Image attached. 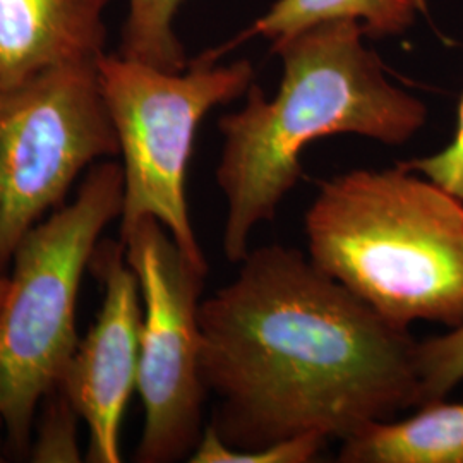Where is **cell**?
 <instances>
[{"mask_svg": "<svg viewBox=\"0 0 463 463\" xmlns=\"http://www.w3.org/2000/svg\"><path fill=\"white\" fill-rule=\"evenodd\" d=\"M199 304L210 426L237 449L317 432L345 441L420 407L417 342L298 249L249 250Z\"/></svg>", "mask_w": 463, "mask_h": 463, "instance_id": "6da1fadb", "label": "cell"}, {"mask_svg": "<svg viewBox=\"0 0 463 463\" xmlns=\"http://www.w3.org/2000/svg\"><path fill=\"white\" fill-rule=\"evenodd\" d=\"M363 34L355 21H331L275 43L283 62L279 93L266 99L252 83L246 105L220 118L216 184L227 201L222 246L233 265L296 187L300 153L309 143L357 134L398 146L426 124V105L386 78Z\"/></svg>", "mask_w": 463, "mask_h": 463, "instance_id": "7a4b0ae2", "label": "cell"}, {"mask_svg": "<svg viewBox=\"0 0 463 463\" xmlns=\"http://www.w3.org/2000/svg\"><path fill=\"white\" fill-rule=\"evenodd\" d=\"M307 256L386 321L463 323V201L398 165L321 184L304 218Z\"/></svg>", "mask_w": 463, "mask_h": 463, "instance_id": "3957f363", "label": "cell"}, {"mask_svg": "<svg viewBox=\"0 0 463 463\" xmlns=\"http://www.w3.org/2000/svg\"><path fill=\"white\" fill-rule=\"evenodd\" d=\"M122 166H93L66 206L28 232L14 252L0 307V415L5 455L30 451L42 398L59 384L78 347L76 304L105 227L120 218Z\"/></svg>", "mask_w": 463, "mask_h": 463, "instance_id": "277c9868", "label": "cell"}, {"mask_svg": "<svg viewBox=\"0 0 463 463\" xmlns=\"http://www.w3.org/2000/svg\"><path fill=\"white\" fill-rule=\"evenodd\" d=\"M99 86L124 158L120 239L145 220H158L191 263L208 273L185 199V174L199 122L213 107L248 93V61L216 66L203 57L168 72L124 55L101 53Z\"/></svg>", "mask_w": 463, "mask_h": 463, "instance_id": "5b68a950", "label": "cell"}, {"mask_svg": "<svg viewBox=\"0 0 463 463\" xmlns=\"http://www.w3.org/2000/svg\"><path fill=\"white\" fill-rule=\"evenodd\" d=\"M116 155L97 61L49 67L0 88V275L84 168Z\"/></svg>", "mask_w": 463, "mask_h": 463, "instance_id": "8992f818", "label": "cell"}, {"mask_svg": "<svg viewBox=\"0 0 463 463\" xmlns=\"http://www.w3.org/2000/svg\"><path fill=\"white\" fill-rule=\"evenodd\" d=\"M120 242L143 300L136 390L145 426L134 460H189L204 430L208 397L199 365V298L208 273L191 263L155 218L141 220Z\"/></svg>", "mask_w": 463, "mask_h": 463, "instance_id": "52a82bcc", "label": "cell"}, {"mask_svg": "<svg viewBox=\"0 0 463 463\" xmlns=\"http://www.w3.org/2000/svg\"><path fill=\"white\" fill-rule=\"evenodd\" d=\"M90 269L103 285L101 309L59 386L88 426L86 462L118 463L120 426L137 386L143 300L120 241L99 242Z\"/></svg>", "mask_w": 463, "mask_h": 463, "instance_id": "ba28073f", "label": "cell"}, {"mask_svg": "<svg viewBox=\"0 0 463 463\" xmlns=\"http://www.w3.org/2000/svg\"><path fill=\"white\" fill-rule=\"evenodd\" d=\"M110 0H0V88L49 67L99 61Z\"/></svg>", "mask_w": 463, "mask_h": 463, "instance_id": "9c48e42d", "label": "cell"}, {"mask_svg": "<svg viewBox=\"0 0 463 463\" xmlns=\"http://www.w3.org/2000/svg\"><path fill=\"white\" fill-rule=\"evenodd\" d=\"M338 462L463 463V402H430L403 420L376 422L342 441Z\"/></svg>", "mask_w": 463, "mask_h": 463, "instance_id": "30bf717a", "label": "cell"}, {"mask_svg": "<svg viewBox=\"0 0 463 463\" xmlns=\"http://www.w3.org/2000/svg\"><path fill=\"white\" fill-rule=\"evenodd\" d=\"M424 9L426 0H279L248 34H261L275 45L331 21H355L376 36L398 34Z\"/></svg>", "mask_w": 463, "mask_h": 463, "instance_id": "8fae6325", "label": "cell"}, {"mask_svg": "<svg viewBox=\"0 0 463 463\" xmlns=\"http://www.w3.org/2000/svg\"><path fill=\"white\" fill-rule=\"evenodd\" d=\"M183 0H129V19L120 55L168 72L187 67L183 45L174 33V16Z\"/></svg>", "mask_w": 463, "mask_h": 463, "instance_id": "7c38bea8", "label": "cell"}, {"mask_svg": "<svg viewBox=\"0 0 463 463\" xmlns=\"http://www.w3.org/2000/svg\"><path fill=\"white\" fill-rule=\"evenodd\" d=\"M81 415L57 384L42 398L36 411V430L28 457L36 463H78L83 453L78 439Z\"/></svg>", "mask_w": 463, "mask_h": 463, "instance_id": "4fadbf2b", "label": "cell"}, {"mask_svg": "<svg viewBox=\"0 0 463 463\" xmlns=\"http://www.w3.org/2000/svg\"><path fill=\"white\" fill-rule=\"evenodd\" d=\"M328 438L317 432L298 434L256 449H237L225 445L215 430L208 424L194 448L189 462L193 463H309L326 447Z\"/></svg>", "mask_w": 463, "mask_h": 463, "instance_id": "5bb4252c", "label": "cell"}, {"mask_svg": "<svg viewBox=\"0 0 463 463\" xmlns=\"http://www.w3.org/2000/svg\"><path fill=\"white\" fill-rule=\"evenodd\" d=\"M420 407L445 400L463 381V323L449 333L417 342Z\"/></svg>", "mask_w": 463, "mask_h": 463, "instance_id": "9a60e30c", "label": "cell"}, {"mask_svg": "<svg viewBox=\"0 0 463 463\" xmlns=\"http://www.w3.org/2000/svg\"><path fill=\"white\" fill-rule=\"evenodd\" d=\"M403 165L439 184L448 193L463 201V97L458 107L457 133L447 148Z\"/></svg>", "mask_w": 463, "mask_h": 463, "instance_id": "2e32d148", "label": "cell"}, {"mask_svg": "<svg viewBox=\"0 0 463 463\" xmlns=\"http://www.w3.org/2000/svg\"><path fill=\"white\" fill-rule=\"evenodd\" d=\"M7 290H9V275H0V307L7 296Z\"/></svg>", "mask_w": 463, "mask_h": 463, "instance_id": "e0dca14e", "label": "cell"}, {"mask_svg": "<svg viewBox=\"0 0 463 463\" xmlns=\"http://www.w3.org/2000/svg\"><path fill=\"white\" fill-rule=\"evenodd\" d=\"M5 432V422H4V419H2V415H0V462L4 460L2 458V451H5V441L2 439V434Z\"/></svg>", "mask_w": 463, "mask_h": 463, "instance_id": "ac0fdd59", "label": "cell"}]
</instances>
